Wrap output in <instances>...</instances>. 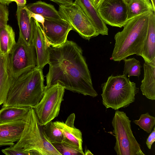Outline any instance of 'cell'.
I'll return each mask as SVG.
<instances>
[{
	"label": "cell",
	"mask_w": 155,
	"mask_h": 155,
	"mask_svg": "<svg viewBox=\"0 0 155 155\" xmlns=\"http://www.w3.org/2000/svg\"><path fill=\"white\" fill-rule=\"evenodd\" d=\"M48 50L49 69L45 89L58 83L74 92L93 97L98 95L83 51L76 43L67 40L60 46L48 47Z\"/></svg>",
	"instance_id": "6da1fadb"
},
{
	"label": "cell",
	"mask_w": 155,
	"mask_h": 155,
	"mask_svg": "<svg viewBox=\"0 0 155 155\" xmlns=\"http://www.w3.org/2000/svg\"><path fill=\"white\" fill-rule=\"evenodd\" d=\"M42 69L36 67L13 78L2 107L33 108L42 98L45 90Z\"/></svg>",
	"instance_id": "7a4b0ae2"
},
{
	"label": "cell",
	"mask_w": 155,
	"mask_h": 155,
	"mask_svg": "<svg viewBox=\"0 0 155 155\" xmlns=\"http://www.w3.org/2000/svg\"><path fill=\"white\" fill-rule=\"evenodd\" d=\"M150 12L127 20L123 29L115 35L111 59L120 61L131 55L139 56L147 34Z\"/></svg>",
	"instance_id": "3957f363"
},
{
	"label": "cell",
	"mask_w": 155,
	"mask_h": 155,
	"mask_svg": "<svg viewBox=\"0 0 155 155\" xmlns=\"http://www.w3.org/2000/svg\"><path fill=\"white\" fill-rule=\"evenodd\" d=\"M22 120L24 126L21 137L11 148L29 155H61L45 139L33 107Z\"/></svg>",
	"instance_id": "277c9868"
},
{
	"label": "cell",
	"mask_w": 155,
	"mask_h": 155,
	"mask_svg": "<svg viewBox=\"0 0 155 155\" xmlns=\"http://www.w3.org/2000/svg\"><path fill=\"white\" fill-rule=\"evenodd\" d=\"M102 103L106 108L115 110L128 106L134 102L139 88L124 75L109 76L102 84Z\"/></svg>",
	"instance_id": "5b68a950"
},
{
	"label": "cell",
	"mask_w": 155,
	"mask_h": 155,
	"mask_svg": "<svg viewBox=\"0 0 155 155\" xmlns=\"http://www.w3.org/2000/svg\"><path fill=\"white\" fill-rule=\"evenodd\" d=\"M131 121L124 112L115 111L112 121L116 140L114 150L117 155H145L133 134Z\"/></svg>",
	"instance_id": "8992f818"
},
{
	"label": "cell",
	"mask_w": 155,
	"mask_h": 155,
	"mask_svg": "<svg viewBox=\"0 0 155 155\" xmlns=\"http://www.w3.org/2000/svg\"><path fill=\"white\" fill-rule=\"evenodd\" d=\"M65 90L58 83L45 89L42 98L33 108L41 126L58 116Z\"/></svg>",
	"instance_id": "52a82bcc"
},
{
	"label": "cell",
	"mask_w": 155,
	"mask_h": 155,
	"mask_svg": "<svg viewBox=\"0 0 155 155\" xmlns=\"http://www.w3.org/2000/svg\"><path fill=\"white\" fill-rule=\"evenodd\" d=\"M8 63L10 73L13 78L35 67L37 59L34 45L27 44L19 36L8 55Z\"/></svg>",
	"instance_id": "ba28073f"
},
{
	"label": "cell",
	"mask_w": 155,
	"mask_h": 155,
	"mask_svg": "<svg viewBox=\"0 0 155 155\" xmlns=\"http://www.w3.org/2000/svg\"><path fill=\"white\" fill-rule=\"evenodd\" d=\"M58 11L62 19L71 25L72 30L84 39L89 40L99 35L90 20L75 2L59 5Z\"/></svg>",
	"instance_id": "9c48e42d"
},
{
	"label": "cell",
	"mask_w": 155,
	"mask_h": 155,
	"mask_svg": "<svg viewBox=\"0 0 155 155\" xmlns=\"http://www.w3.org/2000/svg\"><path fill=\"white\" fill-rule=\"evenodd\" d=\"M97 10L104 23L110 26L121 28L127 20L126 0H104Z\"/></svg>",
	"instance_id": "30bf717a"
},
{
	"label": "cell",
	"mask_w": 155,
	"mask_h": 155,
	"mask_svg": "<svg viewBox=\"0 0 155 155\" xmlns=\"http://www.w3.org/2000/svg\"><path fill=\"white\" fill-rule=\"evenodd\" d=\"M41 26L48 48L64 44L67 40L69 32L72 30L71 25L63 19L58 21L45 19L43 25Z\"/></svg>",
	"instance_id": "8fae6325"
},
{
	"label": "cell",
	"mask_w": 155,
	"mask_h": 155,
	"mask_svg": "<svg viewBox=\"0 0 155 155\" xmlns=\"http://www.w3.org/2000/svg\"><path fill=\"white\" fill-rule=\"evenodd\" d=\"M75 119V114L73 113L68 116L65 122L56 121L54 123L63 133V142L84 153L82 148V134L80 130L74 126Z\"/></svg>",
	"instance_id": "7c38bea8"
},
{
	"label": "cell",
	"mask_w": 155,
	"mask_h": 155,
	"mask_svg": "<svg viewBox=\"0 0 155 155\" xmlns=\"http://www.w3.org/2000/svg\"><path fill=\"white\" fill-rule=\"evenodd\" d=\"M33 18L34 37L33 44L36 54V67L42 69L48 63L49 51L46 45L45 36L41 26L39 23Z\"/></svg>",
	"instance_id": "4fadbf2b"
},
{
	"label": "cell",
	"mask_w": 155,
	"mask_h": 155,
	"mask_svg": "<svg viewBox=\"0 0 155 155\" xmlns=\"http://www.w3.org/2000/svg\"><path fill=\"white\" fill-rule=\"evenodd\" d=\"M24 126L22 120L0 124V147L13 145L20 138Z\"/></svg>",
	"instance_id": "5bb4252c"
},
{
	"label": "cell",
	"mask_w": 155,
	"mask_h": 155,
	"mask_svg": "<svg viewBox=\"0 0 155 155\" xmlns=\"http://www.w3.org/2000/svg\"><path fill=\"white\" fill-rule=\"evenodd\" d=\"M16 14L19 30V36L27 44L33 45V18L30 17L26 5L23 7L17 6Z\"/></svg>",
	"instance_id": "9a60e30c"
},
{
	"label": "cell",
	"mask_w": 155,
	"mask_h": 155,
	"mask_svg": "<svg viewBox=\"0 0 155 155\" xmlns=\"http://www.w3.org/2000/svg\"><path fill=\"white\" fill-rule=\"evenodd\" d=\"M145 62H155V14L150 12L147 34L142 48L139 54Z\"/></svg>",
	"instance_id": "2e32d148"
},
{
	"label": "cell",
	"mask_w": 155,
	"mask_h": 155,
	"mask_svg": "<svg viewBox=\"0 0 155 155\" xmlns=\"http://www.w3.org/2000/svg\"><path fill=\"white\" fill-rule=\"evenodd\" d=\"M74 2L80 7L88 18L99 35H108V28L90 0H75Z\"/></svg>",
	"instance_id": "e0dca14e"
},
{
	"label": "cell",
	"mask_w": 155,
	"mask_h": 155,
	"mask_svg": "<svg viewBox=\"0 0 155 155\" xmlns=\"http://www.w3.org/2000/svg\"><path fill=\"white\" fill-rule=\"evenodd\" d=\"M8 55L0 51V105L5 101L13 79L9 69Z\"/></svg>",
	"instance_id": "ac0fdd59"
},
{
	"label": "cell",
	"mask_w": 155,
	"mask_h": 155,
	"mask_svg": "<svg viewBox=\"0 0 155 155\" xmlns=\"http://www.w3.org/2000/svg\"><path fill=\"white\" fill-rule=\"evenodd\" d=\"M144 77L140 89L143 95L152 100H155V62H145Z\"/></svg>",
	"instance_id": "d6986e66"
},
{
	"label": "cell",
	"mask_w": 155,
	"mask_h": 155,
	"mask_svg": "<svg viewBox=\"0 0 155 155\" xmlns=\"http://www.w3.org/2000/svg\"><path fill=\"white\" fill-rule=\"evenodd\" d=\"M26 6L30 12L41 15L45 19L58 21L63 20L58 11L51 4L39 1L28 4Z\"/></svg>",
	"instance_id": "ffe728a7"
},
{
	"label": "cell",
	"mask_w": 155,
	"mask_h": 155,
	"mask_svg": "<svg viewBox=\"0 0 155 155\" xmlns=\"http://www.w3.org/2000/svg\"><path fill=\"white\" fill-rule=\"evenodd\" d=\"M30 107L7 106L0 110V124L22 120Z\"/></svg>",
	"instance_id": "44dd1931"
},
{
	"label": "cell",
	"mask_w": 155,
	"mask_h": 155,
	"mask_svg": "<svg viewBox=\"0 0 155 155\" xmlns=\"http://www.w3.org/2000/svg\"><path fill=\"white\" fill-rule=\"evenodd\" d=\"M15 32L12 28L6 24L0 29V51L8 55L15 45Z\"/></svg>",
	"instance_id": "7402d4cb"
},
{
	"label": "cell",
	"mask_w": 155,
	"mask_h": 155,
	"mask_svg": "<svg viewBox=\"0 0 155 155\" xmlns=\"http://www.w3.org/2000/svg\"><path fill=\"white\" fill-rule=\"evenodd\" d=\"M127 20L144 13L154 10L150 0H126Z\"/></svg>",
	"instance_id": "603a6c76"
},
{
	"label": "cell",
	"mask_w": 155,
	"mask_h": 155,
	"mask_svg": "<svg viewBox=\"0 0 155 155\" xmlns=\"http://www.w3.org/2000/svg\"><path fill=\"white\" fill-rule=\"evenodd\" d=\"M42 130L45 139L51 144L63 142L64 136L62 131L52 121L42 126Z\"/></svg>",
	"instance_id": "cb8c5ba5"
},
{
	"label": "cell",
	"mask_w": 155,
	"mask_h": 155,
	"mask_svg": "<svg viewBox=\"0 0 155 155\" xmlns=\"http://www.w3.org/2000/svg\"><path fill=\"white\" fill-rule=\"evenodd\" d=\"M124 62L123 75L128 77L137 76L139 77L141 74V66L140 61L135 58H126L124 60Z\"/></svg>",
	"instance_id": "d4e9b609"
},
{
	"label": "cell",
	"mask_w": 155,
	"mask_h": 155,
	"mask_svg": "<svg viewBox=\"0 0 155 155\" xmlns=\"http://www.w3.org/2000/svg\"><path fill=\"white\" fill-rule=\"evenodd\" d=\"M133 122L144 131L150 133L155 125V117L147 113L141 114L138 120H134Z\"/></svg>",
	"instance_id": "484cf974"
},
{
	"label": "cell",
	"mask_w": 155,
	"mask_h": 155,
	"mask_svg": "<svg viewBox=\"0 0 155 155\" xmlns=\"http://www.w3.org/2000/svg\"><path fill=\"white\" fill-rule=\"evenodd\" d=\"M61 155H84V153L64 142L52 144Z\"/></svg>",
	"instance_id": "4316f807"
},
{
	"label": "cell",
	"mask_w": 155,
	"mask_h": 155,
	"mask_svg": "<svg viewBox=\"0 0 155 155\" xmlns=\"http://www.w3.org/2000/svg\"><path fill=\"white\" fill-rule=\"evenodd\" d=\"M9 11L6 5L0 3V29L7 24Z\"/></svg>",
	"instance_id": "83f0119b"
},
{
	"label": "cell",
	"mask_w": 155,
	"mask_h": 155,
	"mask_svg": "<svg viewBox=\"0 0 155 155\" xmlns=\"http://www.w3.org/2000/svg\"><path fill=\"white\" fill-rule=\"evenodd\" d=\"M1 151L3 153L6 155H29L28 153L15 150L12 149L10 147L3 149Z\"/></svg>",
	"instance_id": "f1b7e54d"
},
{
	"label": "cell",
	"mask_w": 155,
	"mask_h": 155,
	"mask_svg": "<svg viewBox=\"0 0 155 155\" xmlns=\"http://www.w3.org/2000/svg\"><path fill=\"white\" fill-rule=\"evenodd\" d=\"M28 11L29 16L31 18L35 19L41 25H43L45 21V18L42 15L38 14L33 13L29 10Z\"/></svg>",
	"instance_id": "f546056e"
},
{
	"label": "cell",
	"mask_w": 155,
	"mask_h": 155,
	"mask_svg": "<svg viewBox=\"0 0 155 155\" xmlns=\"http://www.w3.org/2000/svg\"><path fill=\"white\" fill-rule=\"evenodd\" d=\"M155 140V127L152 132L150 134L147 139L146 142V144L148 148L150 150L151 149L152 144Z\"/></svg>",
	"instance_id": "4dcf8cb0"
},
{
	"label": "cell",
	"mask_w": 155,
	"mask_h": 155,
	"mask_svg": "<svg viewBox=\"0 0 155 155\" xmlns=\"http://www.w3.org/2000/svg\"><path fill=\"white\" fill-rule=\"evenodd\" d=\"M58 5L68 4L73 2V0H50Z\"/></svg>",
	"instance_id": "1f68e13d"
},
{
	"label": "cell",
	"mask_w": 155,
	"mask_h": 155,
	"mask_svg": "<svg viewBox=\"0 0 155 155\" xmlns=\"http://www.w3.org/2000/svg\"><path fill=\"white\" fill-rule=\"evenodd\" d=\"M104 0H90L95 8L97 9Z\"/></svg>",
	"instance_id": "d6a6232c"
},
{
	"label": "cell",
	"mask_w": 155,
	"mask_h": 155,
	"mask_svg": "<svg viewBox=\"0 0 155 155\" xmlns=\"http://www.w3.org/2000/svg\"><path fill=\"white\" fill-rule=\"evenodd\" d=\"M17 4V6L23 7L26 5V0H14Z\"/></svg>",
	"instance_id": "836d02e7"
},
{
	"label": "cell",
	"mask_w": 155,
	"mask_h": 155,
	"mask_svg": "<svg viewBox=\"0 0 155 155\" xmlns=\"http://www.w3.org/2000/svg\"><path fill=\"white\" fill-rule=\"evenodd\" d=\"M14 0H0V3L5 5H8Z\"/></svg>",
	"instance_id": "e575fe53"
},
{
	"label": "cell",
	"mask_w": 155,
	"mask_h": 155,
	"mask_svg": "<svg viewBox=\"0 0 155 155\" xmlns=\"http://www.w3.org/2000/svg\"><path fill=\"white\" fill-rule=\"evenodd\" d=\"M84 153V155H93L91 152L88 150L85 151Z\"/></svg>",
	"instance_id": "d590c367"
},
{
	"label": "cell",
	"mask_w": 155,
	"mask_h": 155,
	"mask_svg": "<svg viewBox=\"0 0 155 155\" xmlns=\"http://www.w3.org/2000/svg\"><path fill=\"white\" fill-rule=\"evenodd\" d=\"M150 1L153 6V8L154 10L155 11V0H150Z\"/></svg>",
	"instance_id": "8d00e7d4"
}]
</instances>
